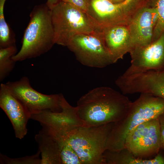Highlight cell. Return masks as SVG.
<instances>
[{"mask_svg": "<svg viewBox=\"0 0 164 164\" xmlns=\"http://www.w3.org/2000/svg\"><path fill=\"white\" fill-rule=\"evenodd\" d=\"M132 103L123 94L110 87H100L82 96L76 107L83 126L89 127L119 121L127 114Z\"/></svg>", "mask_w": 164, "mask_h": 164, "instance_id": "cell-1", "label": "cell"}, {"mask_svg": "<svg viewBox=\"0 0 164 164\" xmlns=\"http://www.w3.org/2000/svg\"><path fill=\"white\" fill-rule=\"evenodd\" d=\"M164 112V99L147 93H142L132 102L127 113L114 123L106 143V150L118 152L125 148L128 134L141 124L159 118Z\"/></svg>", "mask_w": 164, "mask_h": 164, "instance_id": "cell-2", "label": "cell"}, {"mask_svg": "<svg viewBox=\"0 0 164 164\" xmlns=\"http://www.w3.org/2000/svg\"><path fill=\"white\" fill-rule=\"evenodd\" d=\"M29 16L21 49L12 57L16 62L39 57L55 44L51 10L46 3L35 6Z\"/></svg>", "mask_w": 164, "mask_h": 164, "instance_id": "cell-3", "label": "cell"}, {"mask_svg": "<svg viewBox=\"0 0 164 164\" xmlns=\"http://www.w3.org/2000/svg\"><path fill=\"white\" fill-rule=\"evenodd\" d=\"M149 0H125L113 3L108 0H90L86 13L95 30L118 26H127Z\"/></svg>", "mask_w": 164, "mask_h": 164, "instance_id": "cell-4", "label": "cell"}, {"mask_svg": "<svg viewBox=\"0 0 164 164\" xmlns=\"http://www.w3.org/2000/svg\"><path fill=\"white\" fill-rule=\"evenodd\" d=\"M113 123L80 127L66 136L65 140L76 152L81 164H105L103 155Z\"/></svg>", "mask_w": 164, "mask_h": 164, "instance_id": "cell-5", "label": "cell"}, {"mask_svg": "<svg viewBox=\"0 0 164 164\" xmlns=\"http://www.w3.org/2000/svg\"><path fill=\"white\" fill-rule=\"evenodd\" d=\"M55 44L67 46L76 35L95 29L87 14L60 0L51 9Z\"/></svg>", "mask_w": 164, "mask_h": 164, "instance_id": "cell-6", "label": "cell"}, {"mask_svg": "<svg viewBox=\"0 0 164 164\" xmlns=\"http://www.w3.org/2000/svg\"><path fill=\"white\" fill-rule=\"evenodd\" d=\"M67 47L84 66L101 68L114 63L100 31L77 35Z\"/></svg>", "mask_w": 164, "mask_h": 164, "instance_id": "cell-7", "label": "cell"}, {"mask_svg": "<svg viewBox=\"0 0 164 164\" xmlns=\"http://www.w3.org/2000/svg\"><path fill=\"white\" fill-rule=\"evenodd\" d=\"M5 85L12 93L24 105L31 115L45 110L54 112L62 111V94L50 95L39 92L31 86L29 79L23 77L18 80L9 81Z\"/></svg>", "mask_w": 164, "mask_h": 164, "instance_id": "cell-8", "label": "cell"}, {"mask_svg": "<svg viewBox=\"0 0 164 164\" xmlns=\"http://www.w3.org/2000/svg\"><path fill=\"white\" fill-rule=\"evenodd\" d=\"M161 148L159 117L145 122L127 136L125 148L137 158L158 154Z\"/></svg>", "mask_w": 164, "mask_h": 164, "instance_id": "cell-9", "label": "cell"}, {"mask_svg": "<svg viewBox=\"0 0 164 164\" xmlns=\"http://www.w3.org/2000/svg\"><path fill=\"white\" fill-rule=\"evenodd\" d=\"M61 106L60 112L45 110L31 115L30 119L39 122L42 129L64 139L71 131L83 126V124L78 114L77 107L70 104L63 95Z\"/></svg>", "mask_w": 164, "mask_h": 164, "instance_id": "cell-10", "label": "cell"}, {"mask_svg": "<svg viewBox=\"0 0 164 164\" xmlns=\"http://www.w3.org/2000/svg\"><path fill=\"white\" fill-rule=\"evenodd\" d=\"M121 87L125 94L147 93L164 99V69L129 73L122 76Z\"/></svg>", "mask_w": 164, "mask_h": 164, "instance_id": "cell-11", "label": "cell"}, {"mask_svg": "<svg viewBox=\"0 0 164 164\" xmlns=\"http://www.w3.org/2000/svg\"><path fill=\"white\" fill-rule=\"evenodd\" d=\"M131 65L127 72L164 69V32L156 40L144 46L135 47L129 53Z\"/></svg>", "mask_w": 164, "mask_h": 164, "instance_id": "cell-12", "label": "cell"}, {"mask_svg": "<svg viewBox=\"0 0 164 164\" xmlns=\"http://www.w3.org/2000/svg\"><path fill=\"white\" fill-rule=\"evenodd\" d=\"M0 107L11 122L15 137L19 139L23 138L27 133V125L31 114L3 83L0 86Z\"/></svg>", "mask_w": 164, "mask_h": 164, "instance_id": "cell-13", "label": "cell"}, {"mask_svg": "<svg viewBox=\"0 0 164 164\" xmlns=\"http://www.w3.org/2000/svg\"><path fill=\"white\" fill-rule=\"evenodd\" d=\"M157 19L156 10L149 5L144 7L137 13L127 26L132 40V49L152 42Z\"/></svg>", "mask_w": 164, "mask_h": 164, "instance_id": "cell-14", "label": "cell"}, {"mask_svg": "<svg viewBox=\"0 0 164 164\" xmlns=\"http://www.w3.org/2000/svg\"><path fill=\"white\" fill-rule=\"evenodd\" d=\"M99 31L102 34L114 63L123 59L132 49V40L127 26H112Z\"/></svg>", "mask_w": 164, "mask_h": 164, "instance_id": "cell-15", "label": "cell"}, {"mask_svg": "<svg viewBox=\"0 0 164 164\" xmlns=\"http://www.w3.org/2000/svg\"><path fill=\"white\" fill-rule=\"evenodd\" d=\"M35 139L40 152L41 164H62L61 152L64 141L42 129Z\"/></svg>", "mask_w": 164, "mask_h": 164, "instance_id": "cell-16", "label": "cell"}, {"mask_svg": "<svg viewBox=\"0 0 164 164\" xmlns=\"http://www.w3.org/2000/svg\"><path fill=\"white\" fill-rule=\"evenodd\" d=\"M103 157L105 164H164V158L159 154L153 159L137 158L125 148L118 152L106 150Z\"/></svg>", "mask_w": 164, "mask_h": 164, "instance_id": "cell-17", "label": "cell"}, {"mask_svg": "<svg viewBox=\"0 0 164 164\" xmlns=\"http://www.w3.org/2000/svg\"><path fill=\"white\" fill-rule=\"evenodd\" d=\"M16 46L0 48V81H3L12 70L15 63L12 59L17 53Z\"/></svg>", "mask_w": 164, "mask_h": 164, "instance_id": "cell-18", "label": "cell"}, {"mask_svg": "<svg viewBox=\"0 0 164 164\" xmlns=\"http://www.w3.org/2000/svg\"><path fill=\"white\" fill-rule=\"evenodd\" d=\"M149 6L155 9L158 14V19L153 32V42L164 32V0H150Z\"/></svg>", "mask_w": 164, "mask_h": 164, "instance_id": "cell-19", "label": "cell"}, {"mask_svg": "<svg viewBox=\"0 0 164 164\" xmlns=\"http://www.w3.org/2000/svg\"><path fill=\"white\" fill-rule=\"evenodd\" d=\"M40 152L38 149L37 153L33 155H26L18 158H11L0 153L1 164H41V158H39Z\"/></svg>", "mask_w": 164, "mask_h": 164, "instance_id": "cell-20", "label": "cell"}, {"mask_svg": "<svg viewBox=\"0 0 164 164\" xmlns=\"http://www.w3.org/2000/svg\"><path fill=\"white\" fill-rule=\"evenodd\" d=\"M61 159L62 164H81L76 152L66 140L62 147Z\"/></svg>", "mask_w": 164, "mask_h": 164, "instance_id": "cell-21", "label": "cell"}, {"mask_svg": "<svg viewBox=\"0 0 164 164\" xmlns=\"http://www.w3.org/2000/svg\"><path fill=\"white\" fill-rule=\"evenodd\" d=\"M86 13L90 5V0H60Z\"/></svg>", "mask_w": 164, "mask_h": 164, "instance_id": "cell-22", "label": "cell"}, {"mask_svg": "<svg viewBox=\"0 0 164 164\" xmlns=\"http://www.w3.org/2000/svg\"><path fill=\"white\" fill-rule=\"evenodd\" d=\"M161 147L164 149V112L159 117Z\"/></svg>", "mask_w": 164, "mask_h": 164, "instance_id": "cell-23", "label": "cell"}, {"mask_svg": "<svg viewBox=\"0 0 164 164\" xmlns=\"http://www.w3.org/2000/svg\"><path fill=\"white\" fill-rule=\"evenodd\" d=\"M60 0H47L46 4L51 9L56 4H57Z\"/></svg>", "mask_w": 164, "mask_h": 164, "instance_id": "cell-24", "label": "cell"}, {"mask_svg": "<svg viewBox=\"0 0 164 164\" xmlns=\"http://www.w3.org/2000/svg\"><path fill=\"white\" fill-rule=\"evenodd\" d=\"M111 2L114 3H120L122 2H123L124 1H125V0H108Z\"/></svg>", "mask_w": 164, "mask_h": 164, "instance_id": "cell-25", "label": "cell"}]
</instances>
